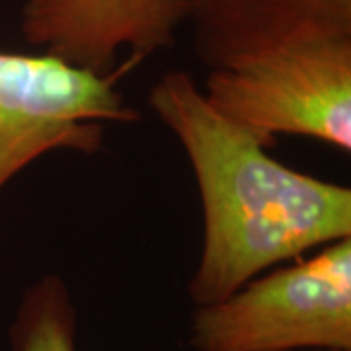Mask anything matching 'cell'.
<instances>
[{"label": "cell", "mask_w": 351, "mask_h": 351, "mask_svg": "<svg viewBox=\"0 0 351 351\" xmlns=\"http://www.w3.org/2000/svg\"><path fill=\"white\" fill-rule=\"evenodd\" d=\"M149 108L180 141L199 191L203 239L188 283L197 306L351 239V189L279 162L269 152L276 143L217 112L191 73H164Z\"/></svg>", "instance_id": "obj_1"}, {"label": "cell", "mask_w": 351, "mask_h": 351, "mask_svg": "<svg viewBox=\"0 0 351 351\" xmlns=\"http://www.w3.org/2000/svg\"><path fill=\"white\" fill-rule=\"evenodd\" d=\"M186 24L217 112L351 151V0H186Z\"/></svg>", "instance_id": "obj_2"}, {"label": "cell", "mask_w": 351, "mask_h": 351, "mask_svg": "<svg viewBox=\"0 0 351 351\" xmlns=\"http://www.w3.org/2000/svg\"><path fill=\"white\" fill-rule=\"evenodd\" d=\"M193 351L351 350V239L326 244L201 304Z\"/></svg>", "instance_id": "obj_3"}, {"label": "cell", "mask_w": 351, "mask_h": 351, "mask_svg": "<svg viewBox=\"0 0 351 351\" xmlns=\"http://www.w3.org/2000/svg\"><path fill=\"white\" fill-rule=\"evenodd\" d=\"M137 63L96 75L51 53L0 51V191L53 152L96 154L106 127L138 121L119 90Z\"/></svg>", "instance_id": "obj_4"}, {"label": "cell", "mask_w": 351, "mask_h": 351, "mask_svg": "<svg viewBox=\"0 0 351 351\" xmlns=\"http://www.w3.org/2000/svg\"><path fill=\"white\" fill-rule=\"evenodd\" d=\"M186 24V0H25L22 34L38 49L96 75L121 51L141 64L170 49Z\"/></svg>", "instance_id": "obj_5"}, {"label": "cell", "mask_w": 351, "mask_h": 351, "mask_svg": "<svg viewBox=\"0 0 351 351\" xmlns=\"http://www.w3.org/2000/svg\"><path fill=\"white\" fill-rule=\"evenodd\" d=\"M78 314L71 289L59 274H45L25 289L8 339L12 351H78Z\"/></svg>", "instance_id": "obj_6"}, {"label": "cell", "mask_w": 351, "mask_h": 351, "mask_svg": "<svg viewBox=\"0 0 351 351\" xmlns=\"http://www.w3.org/2000/svg\"><path fill=\"white\" fill-rule=\"evenodd\" d=\"M293 351H351V350H324V348H314V350H293Z\"/></svg>", "instance_id": "obj_7"}]
</instances>
